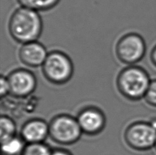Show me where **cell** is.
I'll return each instance as SVG.
<instances>
[{
  "label": "cell",
  "mask_w": 156,
  "mask_h": 155,
  "mask_svg": "<svg viewBox=\"0 0 156 155\" xmlns=\"http://www.w3.org/2000/svg\"><path fill=\"white\" fill-rule=\"evenodd\" d=\"M21 137L27 143H42L49 135V124L41 119H33L24 124Z\"/></svg>",
  "instance_id": "obj_10"
},
{
  "label": "cell",
  "mask_w": 156,
  "mask_h": 155,
  "mask_svg": "<svg viewBox=\"0 0 156 155\" xmlns=\"http://www.w3.org/2000/svg\"><path fill=\"white\" fill-rule=\"evenodd\" d=\"M10 93V85L7 77L2 75L0 79V96L2 98L7 96Z\"/></svg>",
  "instance_id": "obj_16"
},
{
  "label": "cell",
  "mask_w": 156,
  "mask_h": 155,
  "mask_svg": "<svg viewBox=\"0 0 156 155\" xmlns=\"http://www.w3.org/2000/svg\"><path fill=\"white\" fill-rule=\"evenodd\" d=\"M77 120L82 132L91 135L99 133L105 125L104 113L94 107L83 109L78 115Z\"/></svg>",
  "instance_id": "obj_8"
},
{
  "label": "cell",
  "mask_w": 156,
  "mask_h": 155,
  "mask_svg": "<svg viewBox=\"0 0 156 155\" xmlns=\"http://www.w3.org/2000/svg\"><path fill=\"white\" fill-rule=\"evenodd\" d=\"M150 60L153 64L156 67V45L153 47L151 53H150Z\"/></svg>",
  "instance_id": "obj_17"
},
{
  "label": "cell",
  "mask_w": 156,
  "mask_h": 155,
  "mask_svg": "<svg viewBox=\"0 0 156 155\" xmlns=\"http://www.w3.org/2000/svg\"><path fill=\"white\" fill-rule=\"evenodd\" d=\"M51 155H72L71 153H69V152L62 150H58L52 152Z\"/></svg>",
  "instance_id": "obj_18"
},
{
  "label": "cell",
  "mask_w": 156,
  "mask_h": 155,
  "mask_svg": "<svg viewBox=\"0 0 156 155\" xmlns=\"http://www.w3.org/2000/svg\"><path fill=\"white\" fill-rule=\"evenodd\" d=\"M21 7L35 11H47L54 8L60 0H16Z\"/></svg>",
  "instance_id": "obj_12"
},
{
  "label": "cell",
  "mask_w": 156,
  "mask_h": 155,
  "mask_svg": "<svg viewBox=\"0 0 156 155\" xmlns=\"http://www.w3.org/2000/svg\"><path fill=\"white\" fill-rule=\"evenodd\" d=\"M16 124L8 116L2 115L0 118V141L1 143L14 137L16 133Z\"/></svg>",
  "instance_id": "obj_13"
},
{
  "label": "cell",
  "mask_w": 156,
  "mask_h": 155,
  "mask_svg": "<svg viewBox=\"0 0 156 155\" xmlns=\"http://www.w3.org/2000/svg\"><path fill=\"white\" fill-rule=\"evenodd\" d=\"M150 123H151L152 124V126L156 129V118L153 119V120L150 122Z\"/></svg>",
  "instance_id": "obj_19"
},
{
  "label": "cell",
  "mask_w": 156,
  "mask_h": 155,
  "mask_svg": "<svg viewBox=\"0 0 156 155\" xmlns=\"http://www.w3.org/2000/svg\"><path fill=\"white\" fill-rule=\"evenodd\" d=\"M49 127V137L62 145L77 142L83 133L77 119L68 115H60L53 118Z\"/></svg>",
  "instance_id": "obj_5"
},
{
  "label": "cell",
  "mask_w": 156,
  "mask_h": 155,
  "mask_svg": "<svg viewBox=\"0 0 156 155\" xmlns=\"http://www.w3.org/2000/svg\"><path fill=\"white\" fill-rule=\"evenodd\" d=\"M145 69L138 66H129L119 72L116 85L120 94L129 101L144 98L151 83Z\"/></svg>",
  "instance_id": "obj_2"
},
{
  "label": "cell",
  "mask_w": 156,
  "mask_h": 155,
  "mask_svg": "<svg viewBox=\"0 0 156 155\" xmlns=\"http://www.w3.org/2000/svg\"><path fill=\"white\" fill-rule=\"evenodd\" d=\"M146 50L144 38L134 32L122 36L117 41L115 46L116 55L119 60L129 66L140 62L145 55Z\"/></svg>",
  "instance_id": "obj_4"
},
{
  "label": "cell",
  "mask_w": 156,
  "mask_h": 155,
  "mask_svg": "<svg viewBox=\"0 0 156 155\" xmlns=\"http://www.w3.org/2000/svg\"><path fill=\"white\" fill-rule=\"evenodd\" d=\"M73 62L67 54L61 51L49 52L42 66V73L47 81L60 85L70 81L73 74Z\"/></svg>",
  "instance_id": "obj_3"
},
{
  "label": "cell",
  "mask_w": 156,
  "mask_h": 155,
  "mask_svg": "<svg viewBox=\"0 0 156 155\" xmlns=\"http://www.w3.org/2000/svg\"><path fill=\"white\" fill-rule=\"evenodd\" d=\"M25 142L21 137L15 136L1 143L2 155H22L26 146Z\"/></svg>",
  "instance_id": "obj_11"
},
{
  "label": "cell",
  "mask_w": 156,
  "mask_h": 155,
  "mask_svg": "<svg viewBox=\"0 0 156 155\" xmlns=\"http://www.w3.org/2000/svg\"><path fill=\"white\" fill-rule=\"evenodd\" d=\"M52 152L47 145L42 143H27L22 155H51Z\"/></svg>",
  "instance_id": "obj_14"
},
{
  "label": "cell",
  "mask_w": 156,
  "mask_h": 155,
  "mask_svg": "<svg viewBox=\"0 0 156 155\" xmlns=\"http://www.w3.org/2000/svg\"><path fill=\"white\" fill-rule=\"evenodd\" d=\"M154 148H155V150H156V141H155V146H154Z\"/></svg>",
  "instance_id": "obj_20"
},
{
  "label": "cell",
  "mask_w": 156,
  "mask_h": 155,
  "mask_svg": "<svg viewBox=\"0 0 156 155\" xmlns=\"http://www.w3.org/2000/svg\"><path fill=\"white\" fill-rule=\"evenodd\" d=\"M10 93L17 98H25L34 92L37 81L32 72L18 68L12 71L7 77Z\"/></svg>",
  "instance_id": "obj_7"
},
{
  "label": "cell",
  "mask_w": 156,
  "mask_h": 155,
  "mask_svg": "<svg viewBox=\"0 0 156 155\" xmlns=\"http://www.w3.org/2000/svg\"><path fill=\"white\" fill-rule=\"evenodd\" d=\"M8 31L13 40L23 45L37 41L43 31V21L37 11L21 7L11 15Z\"/></svg>",
  "instance_id": "obj_1"
},
{
  "label": "cell",
  "mask_w": 156,
  "mask_h": 155,
  "mask_svg": "<svg viewBox=\"0 0 156 155\" xmlns=\"http://www.w3.org/2000/svg\"><path fill=\"white\" fill-rule=\"evenodd\" d=\"M125 143L131 148L138 151H147L154 148L156 141V129L147 122H136L125 130Z\"/></svg>",
  "instance_id": "obj_6"
},
{
  "label": "cell",
  "mask_w": 156,
  "mask_h": 155,
  "mask_svg": "<svg viewBox=\"0 0 156 155\" xmlns=\"http://www.w3.org/2000/svg\"><path fill=\"white\" fill-rule=\"evenodd\" d=\"M144 99L150 106L156 107V79L152 80L150 83Z\"/></svg>",
  "instance_id": "obj_15"
},
{
  "label": "cell",
  "mask_w": 156,
  "mask_h": 155,
  "mask_svg": "<svg viewBox=\"0 0 156 155\" xmlns=\"http://www.w3.org/2000/svg\"><path fill=\"white\" fill-rule=\"evenodd\" d=\"M47 49L37 41L23 44L19 51V57L24 65L32 68L43 66L47 56Z\"/></svg>",
  "instance_id": "obj_9"
}]
</instances>
